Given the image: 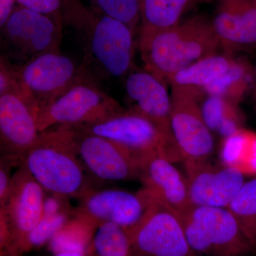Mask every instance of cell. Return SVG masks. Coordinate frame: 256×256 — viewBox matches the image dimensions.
Masks as SVG:
<instances>
[{"label": "cell", "mask_w": 256, "mask_h": 256, "mask_svg": "<svg viewBox=\"0 0 256 256\" xmlns=\"http://www.w3.org/2000/svg\"><path fill=\"white\" fill-rule=\"evenodd\" d=\"M92 248L98 256H133L129 234L117 224H98L92 237Z\"/></svg>", "instance_id": "d4e9b609"}, {"label": "cell", "mask_w": 256, "mask_h": 256, "mask_svg": "<svg viewBox=\"0 0 256 256\" xmlns=\"http://www.w3.org/2000/svg\"><path fill=\"white\" fill-rule=\"evenodd\" d=\"M66 128L72 131L76 153L96 178L122 181L140 176V166L117 144L79 128Z\"/></svg>", "instance_id": "8fae6325"}, {"label": "cell", "mask_w": 256, "mask_h": 256, "mask_svg": "<svg viewBox=\"0 0 256 256\" xmlns=\"http://www.w3.org/2000/svg\"><path fill=\"white\" fill-rule=\"evenodd\" d=\"M62 26L52 16L16 5L1 28L3 56L22 65L42 54L60 52Z\"/></svg>", "instance_id": "ba28073f"}, {"label": "cell", "mask_w": 256, "mask_h": 256, "mask_svg": "<svg viewBox=\"0 0 256 256\" xmlns=\"http://www.w3.org/2000/svg\"><path fill=\"white\" fill-rule=\"evenodd\" d=\"M126 111L107 95L95 78L84 73L38 114L40 132L54 126L78 127L100 122Z\"/></svg>", "instance_id": "8992f818"}, {"label": "cell", "mask_w": 256, "mask_h": 256, "mask_svg": "<svg viewBox=\"0 0 256 256\" xmlns=\"http://www.w3.org/2000/svg\"><path fill=\"white\" fill-rule=\"evenodd\" d=\"M72 128L117 144L137 162L140 169L142 164L153 156H164L172 162L183 160L174 139L165 136L150 120L130 110L95 124Z\"/></svg>", "instance_id": "277c9868"}, {"label": "cell", "mask_w": 256, "mask_h": 256, "mask_svg": "<svg viewBox=\"0 0 256 256\" xmlns=\"http://www.w3.org/2000/svg\"><path fill=\"white\" fill-rule=\"evenodd\" d=\"M18 3L16 0H0V26L8 21Z\"/></svg>", "instance_id": "4dcf8cb0"}, {"label": "cell", "mask_w": 256, "mask_h": 256, "mask_svg": "<svg viewBox=\"0 0 256 256\" xmlns=\"http://www.w3.org/2000/svg\"><path fill=\"white\" fill-rule=\"evenodd\" d=\"M190 201L193 206L228 208L244 184L238 170L208 161H184Z\"/></svg>", "instance_id": "7c38bea8"}, {"label": "cell", "mask_w": 256, "mask_h": 256, "mask_svg": "<svg viewBox=\"0 0 256 256\" xmlns=\"http://www.w3.org/2000/svg\"><path fill=\"white\" fill-rule=\"evenodd\" d=\"M212 26L229 52L250 50L256 45L255 0H216Z\"/></svg>", "instance_id": "2e32d148"}, {"label": "cell", "mask_w": 256, "mask_h": 256, "mask_svg": "<svg viewBox=\"0 0 256 256\" xmlns=\"http://www.w3.org/2000/svg\"><path fill=\"white\" fill-rule=\"evenodd\" d=\"M63 22L72 26L84 48L80 66L95 78H119L130 72L134 33L126 24L108 16L82 0H67Z\"/></svg>", "instance_id": "6da1fadb"}, {"label": "cell", "mask_w": 256, "mask_h": 256, "mask_svg": "<svg viewBox=\"0 0 256 256\" xmlns=\"http://www.w3.org/2000/svg\"><path fill=\"white\" fill-rule=\"evenodd\" d=\"M180 216L188 244L198 256H238L255 247L227 208L192 205Z\"/></svg>", "instance_id": "5b68a950"}, {"label": "cell", "mask_w": 256, "mask_h": 256, "mask_svg": "<svg viewBox=\"0 0 256 256\" xmlns=\"http://www.w3.org/2000/svg\"><path fill=\"white\" fill-rule=\"evenodd\" d=\"M204 0H140V33L174 28L183 16Z\"/></svg>", "instance_id": "ffe728a7"}, {"label": "cell", "mask_w": 256, "mask_h": 256, "mask_svg": "<svg viewBox=\"0 0 256 256\" xmlns=\"http://www.w3.org/2000/svg\"><path fill=\"white\" fill-rule=\"evenodd\" d=\"M138 43L146 70L166 84L175 74L216 54L222 47L212 20L202 15L168 30L140 33Z\"/></svg>", "instance_id": "7a4b0ae2"}, {"label": "cell", "mask_w": 256, "mask_h": 256, "mask_svg": "<svg viewBox=\"0 0 256 256\" xmlns=\"http://www.w3.org/2000/svg\"><path fill=\"white\" fill-rule=\"evenodd\" d=\"M254 82V68L246 60L236 58L226 72L205 88L204 94L239 104L252 92Z\"/></svg>", "instance_id": "44dd1931"}, {"label": "cell", "mask_w": 256, "mask_h": 256, "mask_svg": "<svg viewBox=\"0 0 256 256\" xmlns=\"http://www.w3.org/2000/svg\"><path fill=\"white\" fill-rule=\"evenodd\" d=\"M252 97L254 100H256V66L254 68V88H252Z\"/></svg>", "instance_id": "d6a6232c"}, {"label": "cell", "mask_w": 256, "mask_h": 256, "mask_svg": "<svg viewBox=\"0 0 256 256\" xmlns=\"http://www.w3.org/2000/svg\"><path fill=\"white\" fill-rule=\"evenodd\" d=\"M255 1H256V0H255Z\"/></svg>", "instance_id": "836d02e7"}, {"label": "cell", "mask_w": 256, "mask_h": 256, "mask_svg": "<svg viewBox=\"0 0 256 256\" xmlns=\"http://www.w3.org/2000/svg\"><path fill=\"white\" fill-rule=\"evenodd\" d=\"M18 92L16 64L2 56L0 60V95Z\"/></svg>", "instance_id": "f546056e"}, {"label": "cell", "mask_w": 256, "mask_h": 256, "mask_svg": "<svg viewBox=\"0 0 256 256\" xmlns=\"http://www.w3.org/2000/svg\"><path fill=\"white\" fill-rule=\"evenodd\" d=\"M149 196L144 216L128 232L133 256H198L188 244L180 215Z\"/></svg>", "instance_id": "9c48e42d"}, {"label": "cell", "mask_w": 256, "mask_h": 256, "mask_svg": "<svg viewBox=\"0 0 256 256\" xmlns=\"http://www.w3.org/2000/svg\"><path fill=\"white\" fill-rule=\"evenodd\" d=\"M207 96L200 107L210 130L225 138L242 129L244 118L238 104L218 96Z\"/></svg>", "instance_id": "603a6c76"}, {"label": "cell", "mask_w": 256, "mask_h": 256, "mask_svg": "<svg viewBox=\"0 0 256 256\" xmlns=\"http://www.w3.org/2000/svg\"><path fill=\"white\" fill-rule=\"evenodd\" d=\"M235 60L230 54H216L192 64L170 79L171 95L198 102L205 95V88L226 72Z\"/></svg>", "instance_id": "d6986e66"}, {"label": "cell", "mask_w": 256, "mask_h": 256, "mask_svg": "<svg viewBox=\"0 0 256 256\" xmlns=\"http://www.w3.org/2000/svg\"><path fill=\"white\" fill-rule=\"evenodd\" d=\"M126 92L132 105L129 110L144 116L174 139L170 124L171 96L164 82L146 70H134L126 78Z\"/></svg>", "instance_id": "e0dca14e"}, {"label": "cell", "mask_w": 256, "mask_h": 256, "mask_svg": "<svg viewBox=\"0 0 256 256\" xmlns=\"http://www.w3.org/2000/svg\"><path fill=\"white\" fill-rule=\"evenodd\" d=\"M94 224L80 217L76 222H68L50 240L54 254L74 252L86 255L92 246Z\"/></svg>", "instance_id": "cb8c5ba5"}, {"label": "cell", "mask_w": 256, "mask_h": 256, "mask_svg": "<svg viewBox=\"0 0 256 256\" xmlns=\"http://www.w3.org/2000/svg\"><path fill=\"white\" fill-rule=\"evenodd\" d=\"M227 208L238 220L248 240L256 246V178L244 183Z\"/></svg>", "instance_id": "484cf974"}, {"label": "cell", "mask_w": 256, "mask_h": 256, "mask_svg": "<svg viewBox=\"0 0 256 256\" xmlns=\"http://www.w3.org/2000/svg\"><path fill=\"white\" fill-rule=\"evenodd\" d=\"M220 158L224 166L256 176V132L242 128L224 138Z\"/></svg>", "instance_id": "7402d4cb"}, {"label": "cell", "mask_w": 256, "mask_h": 256, "mask_svg": "<svg viewBox=\"0 0 256 256\" xmlns=\"http://www.w3.org/2000/svg\"><path fill=\"white\" fill-rule=\"evenodd\" d=\"M170 124L184 162L208 161L214 142L197 101L171 95Z\"/></svg>", "instance_id": "5bb4252c"}, {"label": "cell", "mask_w": 256, "mask_h": 256, "mask_svg": "<svg viewBox=\"0 0 256 256\" xmlns=\"http://www.w3.org/2000/svg\"><path fill=\"white\" fill-rule=\"evenodd\" d=\"M68 222V215L65 210L54 214H43L40 222L28 234L22 248H36L44 245L63 228Z\"/></svg>", "instance_id": "83f0119b"}, {"label": "cell", "mask_w": 256, "mask_h": 256, "mask_svg": "<svg viewBox=\"0 0 256 256\" xmlns=\"http://www.w3.org/2000/svg\"><path fill=\"white\" fill-rule=\"evenodd\" d=\"M67 0H16L18 6L48 15L63 23L64 8Z\"/></svg>", "instance_id": "f1b7e54d"}, {"label": "cell", "mask_w": 256, "mask_h": 256, "mask_svg": "<svg viewBox=\"0 0 256 256\" xmlns=\"http://www.w3.org/2000/svg\"><path fill=\"white\" fill-rule=\"evenodd\" d=\"M53 256H87V255L80 254H74V252H62V254H54Z\"/></svg>", "instance_id": "1f68e13d"}, {"label": "cell", "mask_w": 256, "mask_h": 256, "mask_svg": "<svg viewBox=\"0 0 256 256\" xmlns=\"http://www.w3.org/2000/svg\"><path fill=\"white\" fill-rule=\"evenodd\" d=\"M150 203L144 190L137 194L120 190L88 192L78 214L92 224L112 222L128 232L142 220Z\"/></svg>", "instance_id": "4fadbf2b"}, {"label": "cell", "mask_w": 256, "mask_h": 256, "mask_svg": "<svg viewBox=\"0 0 256 256\" xmlns=\"http://www.w3.org/2000/svg\"><path fill=\"white\" fill-rule=\"evenodd\" d=\"M18 94L24 96L37 112L52 104L84 73L82 66L60 52L36 56L16 65Z\"/></svg>", "instance_id": "52a82bcc"}, {"label": "cell", "mask_w": 256, "mask_h": 256, "mask_svg": "<svg viewBox=\"0 0 256 256\" xmlns=\"http://www.w3.org/2000/svg\"><path fill=\"white\" fill-rule=\"evenodd\" d=\"M164 156H153L141 166L144 191L178 215L192 206L186 176Z\"/></svg>", "instance_id": "ac0fdd59"}, {"label": "cell", "mask_w": 256, "mask_h": 256, "mask_svg": "<svg viewBox=\"0 0 256 256\" xmlns=\"http://www.w3.org/2000/svg\"><path fill=\"white\" fill-rule=\"evenodd\" d=\"M38 112L18 92L0 95V140L2 156L18 158L40 136Z\"/></svg>", "instance_id": "9a60e30c"}, {"label": "cell", "mask_w": 256, "mask_h": 256, "mask_svg": "<svg viewBox=\"0 0 256 256\" xmlns=\"http://www.w3.org/2000/svg\"><path fill=\"white\" fill-rule=\"evenodd\" d=\"M44 191L22 165L12 176L9 198L1 207V226L5 236L10 234L20 247L41 220Z\"/></svg>", "instance_id": "30bf717a"}, {"label": "cell", "mask_w": 256, "mask_h": 256, "mask_svg": "<svg viewBox=\"0 0 256 256\" xmlns=\"http://www.w3.org/2000/svg\"><path fill=\"white\" fill-rule=\"evenodd\" d=\"M45 191L58 196L87 193L86 178L77 160L72 133L66 127L40 133L35 142L18 158Z\"/></svg>", "instance_id": "3957f363"}, {"label": "cell", "mask_w": 256, "mask_h": 256, "mask_svg": "<svg viewBox=\"0 0 256 256\" xmlns=\"http://www.w3.org/2000/svg\"><path fill=\"white\" fill-rule=\"evenodd\" d=\"M90 6L126 24L134 34L140 23V0H87Z\"/></svg>", "instance_id": "4316f807"}]
</instances>
